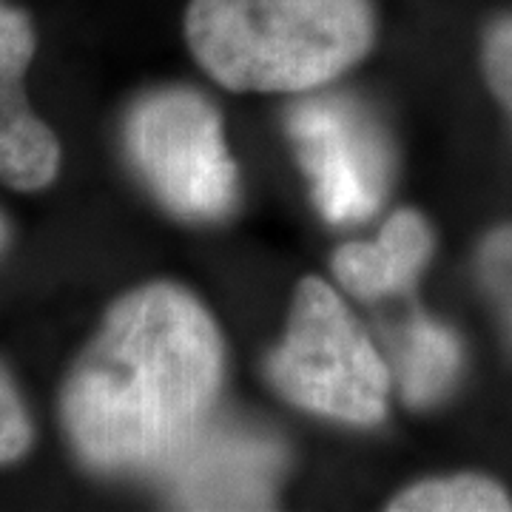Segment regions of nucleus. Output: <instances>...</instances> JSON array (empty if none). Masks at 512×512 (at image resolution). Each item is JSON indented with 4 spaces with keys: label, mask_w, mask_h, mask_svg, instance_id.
<instances>
[{
    "label": "nucleus",
    "mask_w": 512,
    "mask_h": 512,
    "mask_svg": "<svg viewBox=\"0 0 512 512\" xmlns=\"http://www.w3.org/2000/svg\"><path fill=\"white\" fill-rule=\"evenodd\" d=\"M185 37L200 66L237 92H308L367 55V0H191Z\"/></svg>",
    "instance_id": "obj_2"
},
{
    "label": "nucleus",
    "mask_w": 512,
    "mask_h": 512,
    "mask_svg": "<svg viewBox=\"0 0 512 512\" xmlns=\"http://www.w3.org/2000/svg\"><path fill=\"white\" fill-rule=\"evenodd\" d=\"M288 134L313 185V200L333 225L379 211L390 177L382 131L345 97H308L288 114Z\"/></svg>",
    "instance_id": "obj_5"
},
{
    "label": "nucleus",
    "mask_w": 512,
    "mask_h": 512,
    "mask_svg": "<svg viewBox=\"0 0 512 512\" xmlns=\"http://www.w3.org/2000/svg\"><path fill=\"white\" fill-rule=\"evenodd\" d=\"M433 251L427 222L413 211H399L384 225L376 242H350L333 256L339 282L359 299H379L404 291Z\"/></svg>",
    "instance_id": "obj_8"
},
{
    "label": "nucleus",
    "mask_w": 512,
    "mask_h": 512,
    "mask_svg": "<svg viewBox=\"0 0 512 512\" xmlns=\"http://www.w3.org/2000/svg\"><path fill=\"white\" fill-rule=\"evenodd\" d=\"M481 282L501 313V322L512 345V225L487 237L478 256Z\"/></svg>",
    "instance_id": "obj_11"
},
{
    "label": "nucleus",
    "mask_w": 512,
    "mask_h": 512,
    "mask_svg": "<svg viewBox=\"0 0 512 512\" xmlns=\"http://www.w3.org/2000/svg\"><path fill=\"white\" fill-rule=\"evenodd\" d=\"M0 242H3V220H0Z\"/></svg>",
    "instance_id": "obj_14"
},
{
    "label": "nucleus",
    "mask_w": 512,
    "mask_h": 512,
    "mask_svg": "<svg viewBox=\"0 0 512 512\" xmlns=\"http://www.w3.org/2000/svg\"><path fill=\"white\" fill-rule=\"evenodd\" d=\"M285 467L282 444L245 424L202 427L163 470L168 498L183 510H268Z\"/></svg>",
    "instance_id": "obj_6"
},
{
    "label": "nucleus",
    "mask_w": 512,
    "mask_h": 512,
    "mask_svg": "<svg viewBox=\"0 0 512 512\" xmlns=\"http://www.w3.org/2000/svg\"><path fill=\"white\" fill-rule=\"evenodd\" d=\"M128 151L151 191L180 217L217 220L237 194L220 114L188 89L143 97L126 128Z\"/></svg>",
    "instance_id": "obj_4"
},
{
    "label": "nucleus",
    "mask_w": 512,
    "mask_h": 512,
    "mask_svg": "<svg viewBox=\"0 0 512 512\" xmlns=\"http://www.w3.org/2000/svg\"><path fill=\"white\" fill-rule=\"evenodd\" d=\"M32 52L29 18L0 0V180L23 191L52 183L60 165L55 134L32 114L23 94Z\"/></svg>",
    "instance_id": "obj_7"
},
{
    "label": "nucleus",
    "mask_w": 512,
    "mask_h": 512,
    "mask_svg": "<svg viewBox=\"0 0 512 512\" xmlns=\"http://www.w3.org/2000/svg\"><path fill=\"white\" fill-rule=\"evenodd\" d=\"M274 387L319 416L376 424L387 407V367L353 313L322 279L296 291L285 342L268 362Z\"/></svg>",
    "instance_id": "obj_3"
},
{
    "label": "nucleus",
    "mask_w": 512,
    "mask_h": 512,
    "mask_svg": "<svg viewBox=\"0 0 512 512\" xmlns=\"http://www.w3.org/2000/svg\"><path fill=\"white\" fill-rule=\"evenodd\" d=\"M461 370V345L456 333L416 316L407 322L399 342V376L404 402L413 407H430L444 399Z\"/></svg>",
    "instance_id": "obj_9"
},
{
    "label": "nucleus",
    "mask_w": 512,
    "mask_h": 512,
    "mask_svg": "<svg viewBox=\"0 0 512 512\" xmlns=\"http://www.w3.org/2000/svg\"><path fill=\"white\" fill-rule=\"evenodd\" d=\"M222 339L174 285L123 296L63 390L74 450L103 473H163L200 436L220 393Z\"/></svg>",
    "instance_id": "obj_1"
},
{
    "label": "nucleus",
    "mask_w": 512,
    "mask_h": 512,
    "mask_svg": "<svg viewBox=\"0 0 512 512\" xmlns=\"http://www.w3.org/2000/svg\"><path fill=\"white\" fill-rule=\"evenodd\" d=\"M32 441V427L20 404L18 390L0 365V461H15L26 453Z\"/></svg>",
    "instance_id": "obj_12"
},
{
    "label": "nucleus",
    "mask_w": 512,
    "mask_h": 512,
    "mask_svg": "<svg viewBox=\"0 0 512 512\" xmlns=\"http://www.w3.org/2000/svg\"><path fill=\"white\" fill-rule=\"evenodd\" d=\"M484 74L487 83L512 114V18L495 23L484 40Z\"/></svg>",
    "instance_id": "obj_13"
},
{
    "label": "nucleus",
    "mask_w": 512,
    "mask_h": 512,
    "mask_svg": "<svg viewBox=\"0 0 512 512\" xmlns=\"http://www.w3.org/2000/svg\"><path fill=\"white\" fill-rule=\"evenodd\" d=\"M393 512H504L512 510L510 495L501 484L484 476H453L421 481L396 495Z\"/></svg>",
    "instance_id": "obj_10"
}]
</instances>
